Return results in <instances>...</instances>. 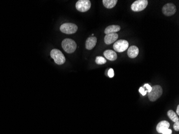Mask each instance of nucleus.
<instances>
[{
  "label": "nucleus",
  "mask_w": 179,
  "mask_h": 134,
  "mask_svg": "<svg viewBox=\"0 0 179 134\" xmlns=\"http://www.w3.org/2000/svg\"><path fill=\"white\" fill-rule=\"evenodd\" d=\"M106 60L102 57H97L95 59V63L98 65H103L106 63Z\"/></svg>",
  "instance_id": "obj_17"
},
{
  "label": "nucleus",
  "mask_w": 179,
  "mask_h": 134,
  "mask_svg": "<svg viewBox=\"0 0 179 134\" xmlns=\"http://www.w3.org/2000/svg\"><path fill=\"white\" fill-rule=\"evenodd\" d=\"M177 11L176 6L174 4L169 3L165 4L162 8V13L166 16H171L174 15Z\"/></svg>",
  "instance_id": "obj_8"
},
{
  "label": "nucleus",
  "mask_w": 179,
  "mask_h": 134,
  "mask_svg": "<svg viewBox=\"0 0 179 134\" xmlns=\"http://www.w3.org/2000/svg\"><path fill=\"white\" fill-rule=\"evenodd\" d=\"M128 42L126 40H118L113 45L114 50L119 53L124 52L128 49Z\"/></svg>",
  "instance_id": "obj_7"
},
{
  "label": "nucleus",
  "mask_w": 179,
  "mask_h": 134,
  "mask_svg": "<svg viewBox=\"0 0 179 134\" xmlns=\"http://www.w3.org/2000/svg\"><path fill=\"white\" fill-rule=\"evenodd\" d=\"M51 57L58 65H62L65 62V57L63 53L57 49H53L51 50Z\"/></svg>",
  "instance_id": "obj_2"
},
{
  "label": "nucleus",
  "mask_w": 179,
  "mask_h": 134,
  "mask_svg": "<svg viewBox=\"0 0 179 134\" xmlns=\"http://www.w3.org/2000/svg\"><path fill=\"white\" fill-rule=\"evenodd\" d=\"M60 29L62 33L71 34L76 33L78 30V27L76 24L73 23H66L62 24Z\"/></svg>",
  "instance_id": "obj_4"
},
{
  "label": "nucleus",
  "mask_w": 179,
  "mask_h": 134,
  "mask_svg": "<svg viewBox=\"0 0 179 134\" xmlns=\"http://www.w3.org/2000/svg\"><path fill=\"white\" fill-rule=\"evenodd\" d=\"M118 2L117 0H103V6H105L106 8L112 9L114 8L116 6Z\"/></svg>",
  "instance_id": "obj_15"
},
{
  "label": "nucleus",
  "mask_w": 179,
  "mask_h": 134,
  "mask_svg": "<svg viewBox=\"0 0 179 134\" xmlns=\"http://www.w3.org/2000/svg\"><path fill=\"white\" fill-rule=\"evenodd\" d=\"M103 55L105 57L110 61H115L117 59L118 56L115 52L112 50H106L103 52Z\"/></svg>",
  "instance_id": "obj_13"
},
{
  "label": "nucleus",
  "mask_w": 179,
  "mask_h": 134,
  "mask_svg": "<svg viewBox=\"0 0 179 134\" xmlns=\"http://www.w3.org/2000/svg\"><path fill=\"white\" fill-rule=\"evenodd\" d=\"M167 115L169 116V119L172 121L175 122L179 121V117H178V116L172 110H169V112H167Z\"/></svg>",
  "instance_id": "obj_16"
},
{
  "label": "nucleus",
  "mask_w": 179,
  "mask_h": 134,
  "mask_svg": "<svg viewBox=\"0 0 179 134\" xmlns=\"http://www.w3.org/2000/svg\"><path fill=\"white\" fill-rule=\"evenodd\" d=\"M118 34L116 33L107 34L104 38V41L106 44H112L113 42L116 41V40L118 39Z\"/></svg>",
  "instance_id": "obj_9"
},
{
  "label": "nucleus",
  "mask_w": 179,
  "mask_h": 134,
  "mask_svg": "<svg viewBox=\"0 0 179 134\" xmlns=\"http://www.w3.org/2000/svg\"><path fill=\"white\" fill-rule=\"evenodd\" d=\"M121 29V27L119 25H112L108 26L105 30V34H114L119 32Z\"/></svg>",
  "instance_id": "obj_14"
},
{
  "label": "nucleus",
  "mask_w": 179,
  "mask_h": 134,
  "mask_svg": "<svg viewBox=\"0 0 179 134\" xmlns=\"http://www.w3.org/2000/svg\"><path fill=\"white\" fill-rule=\"evenodd\" d=\"M173 128L174 129V130L176 131H179V121L175 122V124L173 126Z\"/></svg>",
  "instance_id": "obj_19"
},
{
  "label": "nucleus",
  "mask_w": 179,
  "mask_h": 134,
  "mask_svg": "<svg viewBox=\"0 0 179 134\" xmlns=\"http://www.w3.org/2000/svg\"><path fill=\"white\" fill-rule=\"evenodd\" d=\"M177 115H179V105L177 106Z\"/></svg>",
  "instance_id": "obj_23"
},
{
  "label": "nucleus",
  "mask_w": 179,
  "mask_h": 134,
  "mask_svg": "<svg viewBox=\"0 0 179 134\" xmlns=\"http://www.w3.org/2000/svg\"><path fill=\"white\" fill-rule=\"evenodd\" d=\"M169 126H170V124H169V122H167V121H162L160 122L157 124L156 129L159 133L162 134V132L164 130H166L167 129H169Z\"/></svg>",
  "instance_id": "obj_12"
},
{
  "label": "nucleus",
  "mask_w": 179,
  "mask_h": 134,
  "mask_svg": "<svg viewBox=\"0 0 179 134\" xmlns=\"http://www.w3.org/2000/svg\"><path fill=\"white\" fill-rule=\"evenodd\" d=\"M162 134H172V131L169 129H167L166 130H164L163 132H162Z\"/></svg>",
  "instance_id": "obj_22"
},
{
  "label": "nucleus",
  "mask_w": 179,
  "mask_h": 134,
  "mask_svg": "<svg viewBox=\"0 0 179 134\" xmlns=\"http://www.w3.org/2000/svg\"><path fill=\"white\" fill-rule=\"evenodd\" d=\"M139 92L141 93L143 96H146V92L144 89L143 87H141L139 89Z\"/></svg>",
  "instance_id": "obj_21"
},
{
  "label": "nucleus",
  "mask_w": 179,
  "mask_h": 134,
  "mask_svg": "<svg viewBox=\"0 0 179 134\" xmlns=\"http://www.w3.org/2000/svg\"><path fill=\"white\" fill-rule=\"evenodd\" d=\"M91 3L89 0H79L76 4V8L80 12H86L91 8Z\"/></svg>",
  "instance_id": "obj_6"
},
{
  "label": "nucleus",
  "mask_w": 179,
  "mask_h": 134,
  "mask_svg": "<svg viewBox=\"0 0 179 134\" xmlns=\"http://www.w3.org/2000/svg\"><path fill=\"white\" fill-rule=\"evenodd\" d=\"M148 4V0H137L133 3L131 8L133 11L139 12L145 9Z\"/></svg>",
  "instance_id": "obj_5"
},
{
  "label": "nucleus",
  "mask_w": 179,
  "mask_h": 134,
  "mask_svg": "<svg viewBox=\"0 0 179 134\" xmlns=\"http://www.w3.org/2000/svg\"><path fill=\"white\" fill-rule=\"evenodd\" d=\"M97 39L95 37H90L87 39L85 42V47L88 50H91L97 44Z\"/></svg>",
  "instance_id": "obj_10"
},
{
  "label": "nucleus",
  "mask_w": 179,
  "mask_h": 134,
  "mask_svg": "<svg viewBox=\"0 0 179 134\" xmlns=\"http://www.w3.org/2000/svg\"><path fill=\"white\" fill-rule=\"evenodd\" d=\"M144 88H146L147 89V91H146V92H148L149 93L152 90V87L149 84H146L144 85Z\"/></svg>",
  "instance_id": "obj_20"
},
{
  "label": "nucleus",
  "mask_w": 179,
  "mask_h": 134,
  "mask_svg": "<svg viewBox=\"0 0 179 134\" xmlns=\"http://www.w3.org/2000/svg\"><path fill=\"white\" fill-rule=\"evenodd\" d=\"M108 75L110 78H112L114 77V70L113 69H110L108 71Z\"/></svg>",
  "instance_id": "obj_18"
},
{
  "label": "nucleus",
  "mask_w": 179,
  "mask_h": 134,
  "mask_svg": "<svg viewBox=\"0 0 179 134\" xmlns=\"http://www.w3.org/2000/svg\"><path fill=\"white\" fill-rule=\"evenodd\" d=\"M162 94V89L160 85H156L152 87V90L149 93L148 97L151 101H155L161 96Z\"/></svg>",
  "instance_id": "obj_3"
},
{
  "label": "nucleus",
  "mask_w": 179,
  "mask_h": 134,
  "mask_svg": "<svg viewBox=\"0 0 179 134\" xmlns=\"http://www.w3.org/2000/svg\"><path fill=\"white\" fill-rule=\"evenodd\" d=\"M139 53V49L137 46H131L128 49V55L129 57L134 59L138 56Z\"/></svg>",
  "instance_id": "obj_11"
},
{
  "label": "nucleus",
  "mask_w": 179,
  "mask_h": 134,
  "mask_svg": "<svg viewBox=\"0 0 179 134\" xmlns=\"http://www.w3.org/2000/svg\"><path fill=\"white\" fill-rule=\"evenodd\" d=\"M62 47L65 52L71 54L76 50L77 44L74 40L67 38L62 41Z\"/></svg>",
  "instance_id": "obj_1"
}]
</instances>
